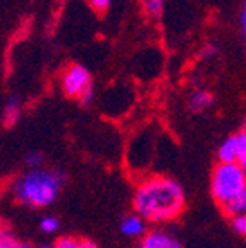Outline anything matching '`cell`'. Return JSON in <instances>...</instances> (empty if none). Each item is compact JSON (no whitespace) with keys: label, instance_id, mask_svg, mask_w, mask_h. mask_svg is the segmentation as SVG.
<instances>
[{"label":"cell","instance_id":"3","mask_svg":"<svg viewBox=\"0 0 246 248\" xmlns=\"http://www.w3.org/2000/svg\"><path fill=\"white\" fill-rule=\"evenodd\" d=\"M210 195L219 209L246 197V172L238 162H217L210 172Z\"/></svg>","mask_w":246,"mask_h":248},{"label":"cell","instance_id":"4","mask_svg":"<svg viewBox=\"0 0 246 248\" xmlns=\"http://www.w3.org/2000/svg\"><path fill=\"white\" fill-rule=\"evenodd\" d=\"M59 88L64 97L73 98L85 107L92 105L95 100V85H93L92 73L88 71V67L77 62L62 69L59 76Z\"/></svg>","mask_w":246,"mask_h":248},{"label":"cell","instance_id":"13","mask_svg":"<svg viewBox=\"0 0 246 248\" xmlns=\"http://www.w3.org/2000/svg\"><path fill=\"white\" fill-rule=\"evenodd\" d=\"M236 135V140H238V147H239V159L238 164L243 167V170L246 172V119L243 121V126Z\"/></svg>","mask_w":246,"mask_h":248},{"label":"cell","instance_id":"2","mask_svg":"<svg viewBox=\"0 0 246 248\" xmlns=\"http://www.w3.org/2000/svg\"><path fill=\"white\" fill-rule=\"evenodd\" d=\"M65 185V174L61 169L38 167L26 169L9 181V197L26 207L42 210L55 203Z\"/></svg>","mask_w":246,"mask_h":248},{"label":"cell","instance_id":"5","mask_svg":"<svg viewBox=\"0 0 246 248\" xmlns=\"http://www.w3.org/2000/svg\"><path fill=\"white\" fill-rule=\"evenodd\" d=\"M136 248H184L181 240L166 226L150 228V231L138 241Z\"/></svg>","mask_w":246,"mask_h":248},{"label":"cell","instance_id":"15","mask_svg":"<svg viewBox=\"0 0 246 248\" xmlns=\"http://www.w3.org/2000/svg\"><path fill=\"white\" fill-rule=\"evenodd\" d=\"M81 243H83V238L77 236H61L52 243L54 248H81Z\"/></svg>","mask_w":246,"mask_h":248},{"label":"cell","instance_id":"11","mask_svg":"<svg viewBox=\"0 0 246 248\" xmlns=\"http://www.w3.org/2000/svg\"><path fill=\"white\" fill-rule=\"evenodd\" d=\"M38 229L43 234H55L61 229V221H59V217L54 216V214H45V216L40 217Z\"/></svg>","mask_w":246,"mask_h":248},{"label":"cell","instance_id":"1","mask_svg":"<svg viewBox=\"0 0 246 248\" xmlns=\"http://www.w3.org/2000/svg\"><path fill=\"white\" fill-rule=\"evenodd\" d=\"M133 212L139 214L154 228L167 226L183 216L188 200L183 185L166 174H145L135 185Z\"/></svg>","mask_w":246,"mask_h":248},{"label":"cell","instance_id":"14","mask_svg":"<svg viewBox=\"0 0 246 248\" xmlns=\"http://www.w3.org/2000/svg\"><path fill=\"white\" fill-rule=\"evenodd\" d=\"M219 55V45L215 42H205L198 50V59L203 62H210Z\"/></svg>","mask_w":246,"mask_h":248},{"label":"cell","instance_id":"18","mask_svg":"<svg viewBox=\"0 0 246 248\" xmlns=\"http://www.w3.org/2000/svg\"><path fill=\"white\" fill-rule=\"evenodd\" d=\"M92 11H95L96 14H105L110 9L112 0H86Z\"/></svg>","mask_w":246,"mask_h":248},{"label":"cell","instance_id":"19","mask_svg":"<svg viewBox=\"0 0 246 248\" xmlns=\"http://www.w3.org/2000/svg\"><path fill=\"white\" fill-rule=\"evenodd\" d=\"M239 28H241L243 36L246 38V0H243L241 11H239Z\"/></svg>","mask_w":246,"mask_h":248},{"label":"cell","instance_id":"20","mask_svg":"<svg viewBox=\"0 0 246 248\" xmlns=\"http://www.w3.org/2000/svg\"><path fill=\"white\" fill-rule=\"evenodd\" d=\"M81 248H98V245L93 243L92 240H85V238H83V243H81Z\"/></svg>","mask_w":246,"mask_h":248},{"label":"cell","instance_id":"6","mask_svg":"<svg viewBox=\"0 0 246 248\" xmlns=\"http://www.w3.org/2000/svg\"><path fill=\"white\" fill-rule=\"evenodd\" d=\"M148 226L150 224H148V222H146L139 214L129 212L121 219L119 231L124 238H127V240H138L139 241L143 236H145L146 232L150 231Z\"/></svg>","mask_w":246,"mask_h":248},{"label":"cell","instance_id":"21","mask_svg":"<svg viewBox=\"0 0 246 248\" xmlns=\"http://www.w3.org/2000/svg\"><path fill=\"white\" fill-rule=\"evenodd\" d=\"M15 248H36V247H33L30 243H24V241H19V243L15 245Z\"/></svg>","mask_w":246,"mask_h":248},{"label":"cell","instance_id":"22","mask_svg":"<svg viewBox=\"0 0 246 248\" xmlns=\"http://www.w3.org/2000/svg\"><path fill=\"white\" fill-rule=\"evenodd\" d=\"M36 248H54L52 245H42V247H36Z\"/></svg>","mask_w":246,"mask_h":248},{"label":"cell","instance_id":"16","mask_svg":"<svg viewBox=\"0 0 246 248\" xmlns=\"http://www.w3.org/2000/svg\"><path fill=\"white\" fill-rule=\"evenodd\" d=\"M17 243H19V241L15 240L14 232L5 224L2 226V229H0V248H15Z\"/></svg>","mask_w":246,"mask_h":248},{"label":"cell","instance_id":"9","mask_svg":"<svg viewBox=\"0 0 246 248\" xmlns=\"http://www.w3.org/2000/svg\"><path fill=\"white\" fill-rule=\"evenodd\" d=\"M217 162H238L239 159V147L236 135L224 138L217 147Z\"/></svg>","mask_w":246,"mask_h":248},{"label":"cell","instance_id":"10","mask_svg":"<svg viewBox=\"0 0 246 248\" xmlns=\"http://www.w3.org/2000/svg\"><path fill=\"white\" fill-rule=\"evenodd\" d=\"M138 2L143 14L148 19H158L166 9V0H138Z\"/></svg>","mask_w":246,"mask_h":248},{"label":"cell","instance_id":"12","mask_svg":"<svg viewBox=\"0 0 246 248\" xmlns=\"http://www.w3.org/2000/svg\"><path fill=\"white\" fill-rule=\"evenodd\" d=\"M26 169H38L45 164V154L42 150H28L23 157Z\"/></svg>","mask_w":246,"mask_h":248},{"label":"cell","instance_id":"8","mask_svg":"<svg viewBox=\"0 0 246 248\" xmlns=\"http://www.w3.org/2000/svg\"><path fill=\"white\" fill-rule=\"evenodd\" d=\"M21 116H23V102L15 95H9L5 98L4 108H2V121H4L5 128H12L19 123Z\"/></svg>","mask_w":246,"mask_h":248},{"label":"cell","instance_id":"7","mask_svg":"<svg viewBox=\"0 0 246 248\" xmlns=\"http://www.w3.org/2000/svg\"><path fill=\"white\" fill-rule=\"evenodd\" d=\"M215 104V97L214 93L207 88H195L189 92L188 98H186V105L191 114H205L208 112Z\"/></svg>","mask_w":246,"mask_h":248},{"label":"cell","instance_id":"17","mask_svg":"<svg viewBox=\"0 0 246 248\" xmlns=\"http://www.w3.org/2000/svg\"><path fill=\"white\" fill-rule=\"evenodd\" d=\"M229 222H231V229L234 231V234H238L239 238L246 240V214L232 217V219H229Z\"/></svg>","mask_w":246,"mask_h":248}]
</instances>
